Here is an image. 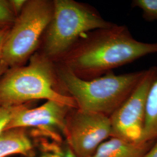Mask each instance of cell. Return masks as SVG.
<instances>
[{
  "mask_svg": "<svg viewBox=\"0 0 157 157\" xmlns=\"http://www.w3.org/2000/svg\"><path fill=\"white\" fill-rule=\"evenodd\" d=\"M155 53L157 42L140 41L125 25L114 24L93 31L75 51L68 67L78 77L90 80Z\"/></svg>",
  "mask_w": 157,
  "mask_h": 157,
  "instance_id": "obj_1",
  "label": "cell"
},
{
  "mask_svg": "<svg viewBox=\"0 0 157 157\" xmlns=\"http://www.w3.org/2000/svg\"><path fill=\"white\" fill-rule=\"evenodd\" d=\"M146 72L143 70L119 75L108 72L86 80L69 67H63L59 70L58 75L77 108L109 117L132 93Z\"/></svg>",
  "mask_w": 157,
  "mask_h": 157,
  "instance_id": "obj_2",
  "label": "cell"
},
{
  "mask_svg": "<svg viewBox=\"0 0 157 157\" xmlns=\"http://www.w3.org/2000/svg\"><path fill=\"white\" fill-rule=\"evenodd\" d=\"M40 99L77 108L71 96L55 89L53 68L45 56H33L28 65L6 71L0 78V106H17Z\"/></svg>",
  "mask_w": 157,
  "mask_h": 157,
  "instance_id": "obj_3",
  "label": "cell"
},
{
  "mask_svg": "<svg viewBox=\"0 0 157 157\" xmlns=\"http://www.w3.org/2000/svg\"><path fill=\"white\" fill-rule=\"evenodd\" d=\"M53 6V15L45 37L48 56H60L82 35L114 25L104 20L92 8L72 0H56Z\"/></svg>",
  "mask_w": 157,
  "mask_h": 157,
  "instance_id": "obj_4",
  "label": "cell"
},
{
  "mask_svg": "<svg viewBox=\"0 0 157 157\" xmlns=\"http://www.w3.org/2000/svg\"><path fill=\"white\" fill-rule=\"evenodd\" d=\"M54 6L44 0L26 2L10 29L1 60L8 67L16 66L30 56L50 23Z\"/></svg>",
  "mask_w": 157,
  "mask_h": 157,
  "instance_id": "obj_5",
  "label": "cell"
},
{
  "mask_svg": "<svg viewBox=\"0 0 157 157\" xmlns=\"http://www.w3.org/2000/svg\"><path fill=\"white\" fill-rule=\"evenodd\" d=\"M111 134L107 115L78 108H72L67 115L64 136L76 157H90Z\"/></svg>",
  "mask_w": 157,
  "mask_h": 157,
  "instance_id": "obj_6",
  "label": "cell"
},
{
  "mask_svg": "<svg viewBox=\"0 0 157 157\" xmlns=\"http://www.w3.org/2000/svg\"><path fill=\"white\" fill-rule=\"evenodd\" d=\"M157 78V67L147 69L132 93L109 117L111 137L130 142H140L144 128L148 94Z\"/></svg>",
  "mask_w": 157,
  "mask_h": 157,
  "instance_id": "obj_7",
  "label": "cell"
},
{
  "mask_svg": "<svg viewBox=\"0 0 157 157\" xmlns=\"http://www.w3.org/2000/svg\"><path fill=\"white\" fill-rule=\"evenodd\" d=\"M72 109L60 102L51 100H48L42 105L34 108H29L26 104L15 106L5 130L36 127L48 132L58 130L64 136L67 115Z\"/></svg>",
  "mask_w": 157,
  "mask_h": 157,
  "instance_id": "obj_8",
  "label": "cell"
},
{
  "mask_svg": "<svg viewBox=\"0 0 157 157\" xmlns=\"http://www.w3.org/2000/svg\"><path fill=\"white\" fill-rule=\"evenodd\" d=\"M155 140L136 143L111 137L90 157H144Z\"/></svg>",
  "mask_w": 157,
  "mask_h": 157,
  "instance_id": "obj_9",
  "label": "cell"
},
{
  "mask_svg": "<svg viewBox=\"0 0 157 157\" xmlns=\"http://www.w3.org/2000/svg\"><path fill=\"white\" fill-rule=\"evenodd\" d=\"M13 154L35 157L33 144L26 128L6 129L0 134V157Z\"/></svg>",
  "mask_w": 157,
  "mask_h": 157,
  "instance_id": "obj_10",
  "label": "cell"
},
{
  "mask_svg": "<svg viewBox=\"0 0 157 157\" xmlns=\"http://www.w3.org/2000/svg\"><path fill=\"white\" fill-rule=\"evenodd\" d=\"M157 139V78L150 89L146 104L144 128L140 142L155 140Z\"/></svg>",
  "mask_w": 157,
  "mask_h": 157,
  "instance_id": "obj_11",
  "label": "cell"
},
{
  "mask_svg": "<svg viewBox=\"0 0 157 157\" xmlns=\"http://www.w3.org/2000/svg\"><path fill=\"white\" fill-rule=\"evenodd\" d=\"M132 6L140 9L143 17L146 21H157V0H134Z\"/></svg>",
  "mask_w": 157,
  "mask_h": 157,
  "instance_id": "obj_12",
  "label": "cell"
},
{
  "mask_svg": "<svg viewBox=\"0 0 157 157\" xmlns=\"http://www.w3.org/2000/svg\"><path fill=\"white\" fill-rule=\"evenodd\" d=\"M17 17L10 1L0 0V30L11 28Z\"/></svg>",
  "mask_w": 157,
  "mask_h": 157,
  "instance_id": "obj_13",
  "label": "cell"
},
{
  "mask_svg": "<svg viewBox=\"0 0 157 157\" xmlns=\"http://www.w3.org/2000/svg\"><path fill=\"white\" fill-rule=\"evenodd\" d=\"M14 107L0 106V134L5 130L10 122Z\"/></svg>",
  "mask_w": 157,
  "mask_h": 157,
  "instance_id": "obj_14",
  "label": "cell"
},
{
  "mask_svg": "<svg viewBox=\"0 0 157 157\" xmlns=\"http://www.w3.org/2000/svg\"><path fill=\"white\" fill-rule=\"evenodd\" d=\"M27 1L23 0H13L10 1V3L11 5L12 9L16 15H18L22 11L24 6H25Z\"/></svg>",
  "mask_w": 157,
  "mask_h": 157,
  "instance_id": "obj_15",
  "label": "cell"
},
{
  "mask_svg": "<svg viewBox=\"0 0 157 157\" xmlns=\"http://www.w3.org/2000/svg\"><path fill=\"white\" fill-rule=\"evenodd\" d=\"M10 29L11 28L0 30V60H1V56H2L3 47H4V43L6 42V40L7 38L8 33L10 32Z\"/></svg>",
  "mask_w": 157,
  "mask_h": 157,
  "instance_id": "obj_16",
  "label": "cell"
},
{
  "mask_svg": "<svg viewBox=\"0 0 157 157\" xmlns=\"http://www.w3.org/2000/svg\"><path fill=\"white\" fill-rule=\"evenodd\" d=\"M144 157H157V139Z\"/></svg>",
  "mask_w": 157,
  "mask_h": 157,
  "instance_id": "obj_17",
  "label": "cell"
},
{
  "mask_svg": "<svg viewBox=\"0 0 157 157\" xmlns=\"http://www.w3.org/2000/svg\"><path fill=\"white\" fill-rule=\"evenodd\" d=\"M7 68H8V66L1 60H0V78L6 72Z\"/></svg>",
  "mask_w": 157,
  "mask_h": 157,
  "instance_id": "obj_18",
  "label": "cell"
}]
</instances>
